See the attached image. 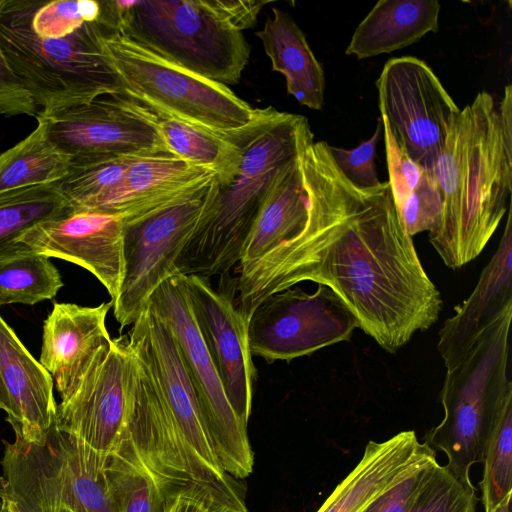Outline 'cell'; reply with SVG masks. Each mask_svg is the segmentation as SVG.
<instances>
[{
    "instance_id": "6da1fadb",
    "label": "cell",
    "mask_w": 512,
    "mask_h": 512,
    "mask_svg": "<svg viewBox=\"0 0 512 512\" xmlns=\"http://www.w3.org/2000/svg\"><path fill=\"white\" fill-rule=\"evenodd\" d=\"M307 220L293 237L239 269L237 307L250 319L268 296L303 281L328 286L358 328L388 353L435 324L441 294L425 272L388 182L359 188L340 172L329 144L299 129Z\"/></svg>"
},
{
    "instance_id": "7a4b0ae2",
    "label": "cell",
    "mask_w": 512,
    "mask_h": 512,
    "mask_svg": "<svg viewBox=\"0 0 512 512\" xmlns=\"http://www.w3.org/2000/svg\"><path fill=\"white\" fill-rule=\"evenodd\" d=\"M442 199L428 234L442 261L459 268L485 248L512 192V94L479 92L455 118L433 167Z\"/></svg>"
},
{
    "instance_id": "3957f363",
    "label": "cell",
    "mask_w": 512,
    "mask_h": 512,
    "mask_svg": "<svg viewBox=\"0 0 512 512\" xmlns=\"http://www.w3.org/2000/svg\"><path fill=\"white\" fill-rule=\"evenodd\" d=\"M304 116L267 107L240 142L237 173L211 185L202 214L176 262L180 275L209 279L239 264L244 244L280 171L298 156Z\"/></svg>"
},
{
    "instance_id": "277c9868",
    "label": "cell",
    "mask_w": 512,
    "mask_h": 512,
    "mask_svg": "<svg viewBox=\"0 0 512 512\" xmlns=\"http://www.w3.org/2000/svg\"><path fill=\"white\" fill-rule=\"evenodd\" d=\"M97 22L216 83L239 82L250 45L220 0L100 1Z\"/></svg>"
},
{
    "instance_id": "5b68a950",
    "label": "cell",
    "mask_w": 512,
    "mask_h": 512,
    "mask_svg": "<svg viewBox=\"0 0 512 512\" xmlns=\"http://www.w3.org/2000/svg\"><path fill=\"white\" fill-rule=\"evenodd\" d=\"M127 350V422L114 453L139 464L167 500L184 496L209 512H248L242 485L228 473L211 469L194 451L171 416L150 369L128 345Z\"/></svg>"
},
{
    "instance_id": "8992f818",
    "label": "cell",
    "mask_w": 512,
    "mask_h": 512,
    "mask_svg": "<svg viewBox=\"0 0 512 512\" xmlns=\"http://www.w3.org/2000/svg\"><path fill=\"white\" fill-rule=\"evenodd\" d=\"M39 1L5 0L0 17V45L5 58L34 100L49 115L84 105L106 94H123L106 60L97 22L85 23L59 39H43L32 30Z\"/></svg>"
},
{
    "instance_id": "52a82bcc",
    "label": "cell",
    "mask_w": 512,
    "mask_h": 512,
    "mask_svg": "<svg viewBox=\"0 0 512 512\" xmlns=\"http://www.w3.org/2000/svg\"><path fill=\"white\" fill-rule=\"evenodd\" d=\"M511 319L512 311L505 313L455 367L446 370L440 393L444 417L423 439L435 452L445 453V466L470 487L471 467L483 463L493 431L512 404L508 372Z\"/></svg>"
},
{
    "instance_id": "ba28073f",
    "label": "cell",
    "mask_w": 512,
    "mask_h": 512,
    "mask_svg": "<svg viewBox=\"0 0 512 512\" xmlns=\"http://www.w3.org/2000/svg\"><path fill=\"white\" fill-rule=\"evenodd\" d=\"M101 28L102 51L123 94L152 111L226 136L264 115L266 108H253L228 86L171 63L117 31Z\"/></svg>"
},
{
    "instance_id": "9c48e42d",
    "label": "cell",
    "mask_w": 512,
    "mask_h": 512,
    "mask_svg": "<svg viewBox=\"0 0 512 512\" xmlns=\"http://www.w3.org/2000/svg\"><path fill=\"white\" fill-rule=\"evenodd\" d=\"M2 492L20 512H116L108 458L54 426L43 443L3 440Z\"/></svg>"
},
{
    "instance_id": "30bf717a",
    "label": "cell",
    "mask_w": 512,
    "mask_h": 512,
    "mask_svg": "<svg viewBox=\"0 0 512 512\" xmlns=\"http://www.w3.org/2000/svg\"><path fill=\"white\" fill-rule=\"evenodd\" d=\"M170 329L195 389L217 459L237 480L253 471L247 425L233 410L194 318L183 275L164 281L147 305Z\"/></svg>"
},
{
    "instance_id": "8fae6325",
    "label": "cell",
    "mask_w": 512,
    "mask_h": 512,
    "mask_svg": "<svg viewBox=\"0 0 512 512\" xmlns=\"http://www.w3.org/2000/svg\"><path fill=\"white\" fill-rule=\"evenodd\" d=\"M376 86L380 118L407 155L432 172L460 109L433 70L416 57L388 60Z\"/></svg>"
},
{
    "instance_id": "7c38bea8",
    "label": "cell",
    "mask_w": 512,
    "mask_h": 512,
    "mask_svg": "<svg viewBox=\"0 0 512 512\" xmlns=\"http://www.w3.org/2000/svg\"><path fill=\"white\" fill-rule=\"evenodd\" d=\"M358 321L328 286L314 293L288 288L268 296L252 313L248 340L252 356L272 363L291 361L348 341Z\"/></svg>"
},
{
    "instance_id": "4fadbf2b",
    "label": "cell",
    "mask_w": 512,
    "mask_h": 512,
    "mask_svg": "<svg viewBox=\"0 0 512 512\" xmlns=\"http://www.w3.org/2000/svg\"><path fill=\"white\" fill-rule=\"evenodd\" d=\"M211 185L199 196L142 221L125 224L123 276L112 302L120 329L139 318L164 281L179 275L176 262L202 214Z\"/></svg>"
},
{
    "instance_id": "5bb4252c",
    "label": "cell",
    "mask_w": 512,
    "mask_h": 512,
    "mask_svg": "<svg viewBox=\"0 0 512 512\" xmlns=\"http://www.w3.org/2000/svg\"><path fill=\"white\" fill-rule=\"evenodd\" d=\"M37 116L44 119L49 139L72 159L171 154L154 112L125 94H106L84 105Z\"/></svg>"
},
{
    "instance_id": "9a60e30c",
    "label": "cell",
    "mask_w": 512,
    "mask_h": 512,
    "mask_svg": "<svg viewBox=\"0 0 512 512\" xmlns=\"http://www.w3.org/2000/svg\"><path fill=\"white\" fill-rule=\"evenodd\" d=\"M127 363L125 338L111 339L57 405L56 428L104 458L117 450L126 427Z\"/></svg>"
},
{
    "instance_id": "2e32d148",
    "label": "cell",
    "mask_w": 512,
    "mask_h": 512,
    "mask_svg": "<svg viewBox=\"0 0 512 512\" xmlns=\"http://www.w3.org/2000/svg\"><path fill=\"white\" fill-rule=\"evenodd\" d=\"M183 278L194 318L227 398L247 425L257 378L248 340L249 321L233 298L215 290L209 279L195 275Z\"/></svg>"
},
{
    "instance_id": "e0dca14e",
    "label": "cell",
    "mask_w": 512,
    "mask_h": 512,
    "mask_svg": "<svg viewBox=\"0 0 512 512\" xmlns=\"http://www.w3.org/2000/svg\"><path fill=\"white\" fill-rule=\"evenodd\" d=\"M123 220L96 211L68 210L36 223L17 240L30 251L77 264L108 291L111 302L123 276Z\"/></svg>"
},
{
    "instance_id": "ac0fdd59",
    "label": "cell",
    "mask_w": 512,
    "mask_h": 512,
    "mask_svg": "<svg viewBox=\"0 0 512 512\" xmlns=\"http://www.w3.org/2000/svg\"><path fill=\"white\" fill-rule=\"evenodd\" d=\"M125 340L150 369L171 416L194 451L211 469L226 473L215 454L195 389L170 329L147 306Z\"/></svg>"
},
{
    "instance_id": "d6986e66",
    "label": "cell",
    "mask_w": 512,
    "mask_h": 512,
    "mask_svg": "<svg viewBox=\"0 0 512 512\" xmlns=\"http://www.w3.org/2000/svg\"><path fill=\"white\" fill-rule=\"evenodd\" d=\"M215 179L213 172L172 154L141 157L88 211L116 215L132 224L199 196Z\"/></svg>"
},
{
    "instance_id": "ffe728a7",
    "label": "cell",
    "mask_w": 512,
    "mask_h": 512,
    "mask_svg": "<svg viewBox=\"0 0 512 512\" xmlns=\"http://www.w3.org/2000/svg\"><path fill=\"white\" fill-rule=\"evenodd\" d=\"M509 311H512L510 209L499 245L483 268L475 288L439 330L437 348L446 370L455 367L479 337Z\"/></svg>"
},
{
    "instance_id": "44dd1931",
    "label": "cell",
    "mask_w": 512,
    "mask_h": 512,
    "mask_svg": "<svg viewBox=\"0 0 512 512\" xmlns=\"http://www.w3.org/2000/svg\"><path fill=\"white\" fill-rule=\"evenodd\" d=\"M112 302L88 307L74 303H53L44 321L41 365L56 384L60 398H65L111 339L106 317Z\"/></svg>"
},
{
    "instance_id": "7402d4cb",
    "label": "cell",
    "mask_w": 512,
    "mask_h": 512,
    "mask_svg": "<svg viewBox=\"0 0 512 512\" xmlns=\"http://www.w3.org/2000/svg\"><path fill=\"white\" fill-rule=\"evenodd\" d=\"M0 367L6 420L14 434L43 443L56 424L54 381L0 315Z\"/></svg>"
},
{
    "instance_id": "603a6c76",
    "label": "cell",
    "mask_w": 512,
    "mask_h": 512,
    "mask_svg": "<svg viewBox=\"0 0 512 512\" xmlns=\"http://www.w3.org/2000/svg\"><path fill=\"white\" fill-rule=\"evenodd\" d=\"M436 455L415 431L382 442L369 441L355 468L335 487L317 512H361L419 462Z\"/></svg>"
},
{
    "instance_id": "cb8c5ba5",
    "label": "cell",
    "mask_w": 512,
    "mask_h": 512,
    "mask_svg": "<svg viewBox=\"0 0 512 512\" xmlns=\"http://www.w3.org/2000/svg\"><path fill=\"white\" fill-rule=\"evenodd\" d=\"M437 0H380L358 24L345 54L359 60L391 53L439 30Z\"/></svg>"
},
{
    "instance_id": "d4e9b609",
    "label": "cell",
    "mask_w": 512,
    "mask_h": 512,
    "mask_svg": "<svg viewBox=\"0 0 512 512\" xmlns=\"http://www.w3.org/2000/svg\"><path fill=\"white\" fill-rule=\"evenodd\" d=\"M256 36L262 41L272 70L285 77L287 93L301 105L321 110L324 104V71L290 14L272 8V15L267 17Z\"/></svg>"
},
{
    "instance_id": "484cf974",
    "label": "cell",
    "mask_w": 512,
    "mask_h": 512,
    "mask_svg": "<svg viewBox=\"0 0 512 512\" xmlns=\"http://www.w3.org/2000/svg\"><path fill=\"white\" fill-rule=\"evenodd\" d=\"M306 220L307 200L297 156L276 177L244 244L239 269L296 235Z\"/></svg>"
},
{
    "instance_id": "4316f807",
    "label": "cell",
    "mask_w": 512,
    "mask_h": 512,
    "mask_svg": "<svg viewBox=\"0 0 512 512\" xmlns=\"http://www.w3.org/2000/svg\"><path fill=\"white\" fill-rule=\"evenodd\" d=\"M153 112L160 134L171 154L213 172L219 186L232 180L241 162L240 142L252 124L234 135L226 136Z\"/></svg>"
},
{
    "instance_id": "83f0119b",
    "label": "cell",
    "mask_w": 512,
    "mask_h": 512,
    "mask_svg": "<svg viewBox=\"0 0 512 512\" xmlns=\"http://www.w3.org/2000/svg\"><path fill=\"white\" fill-rule=\"evenodd\" d=\"M36 119L27 137L0 154V192L57 183L69 172L72 156L49 139L44 119Z\"/></svg>"
},
{
    "instance_id": "f1b7e54d",
    "label": "cell",
    "mask_w": 512,
    "mask_h": 512,
    "mask_svg": "<svg viewBox=\"0 0 512 512\" xmlns=\"http://www.w3.org/2000/svg\"><path fill=\"white\" fill-rule=\"evenodd\" d=\"M70 209L59 182L0 192V260L29 252L18 238L36 223Z\"/></svg>"
},
{
    "instance_id": "f546056e",
    "label": "cell",
    "mask_w": 512,
    "mask_h": 512,
    "mask_svg": "<svg viewBox=\"0 0 512 512\" xmlns=\"http://www.w3.org/2000/svg\"><path fill=\"white\" fill-rule=\"evenodd\" d=\"M63 285L46 255L29 251L0 260V306L34 305L54 298Z\"/></svg>"
},
{
    "instance_id": "4dcf8cb0",
    "label": "cell",
    "mask_w": 512,
    "mask_h": 512,
    "mask_svg": "<svg viewBox=\"0 0 512 512\" xmlns=\"http://www.w3.org/2000/svg\"><path fill=\"white\" fill-rule=\"evenodd\" d=\"M138 158L141 157L103 155L72 159L68 174L59 182L60 191L72 210L88 211Z\"/></svg>"
},
{
    "instance_id": "1f68e13d",
    "label": "cell",
    "mask_w": 512,
    "mask_h": 512,
    "mask_svg": "<svg viewBox=\"0 0 512 512\" xmlns=\"http://www.w3.org/2000/svg\"><path fill=\"white\" fill-rule=\"evenodd\" d=\"M105 473L116 512H165L168 500L135 461L113 453Z\"/></svg>"
},
{
    "instance_id": "d6a6232c",
    "label": "cell",
    "mask_w": 512,
    "mask_h": 512,
    "mask_svg": "<svg viewBox=\"0 0 512 512\" xmlns=\"http://www.w3.org/2000/svg\"><path fill=\"white\" fill-rule=\"evenodd\" d=\"M480 483L485 512L512 493V404L508 405L489 440Z\"/></svg>"
},
{
    "instance_id": "836d02e7",
    "label": "cell",
    "mask_w": 512,
    "mask_h": 512,
    "mask_svg": "<svg viewBox=\"0 0 512 512\" xmlns=\"http://www.w3.org/2000/svg\"><path fill=\"white\" fill-rule=\"evenodd\" d=\"M478 501L474 486L435 460L425 470L410 512H475Z\"/></svg>"
},
{
    "instance_id": "e575fe53",
    "label": "cell",
    "mask_w": 512,
    "mask_h": 512,
    "mask_svg": "<svg viewBox=\"0 0 512 512\" xmlns=\"http://www.w3.org/2000/svg\"><path fill=\"white\" fill-rule=\"evenodd\" d=\"M100 1L55 0L38 2L31 19L33 32L43 39L66 37L85 23L96 22Z\"/></svg>"
},
{
    "instance_id": "d590c367",
    "label": "cell",
    "mask_w": 512,
    "mask_h": 512,
    "mask_svg": "<svg viewBox=\"0 0 512 512\" xmlns=\"http://www.w3.org/2000/svg\"><path fill=\"white\" fill-rule=\"evenodd\" d=\"M442 199L433 171H424L419 183L398 209L408 234L412 237L430 232L438 223Z\"/></svg>"
},
{
    "instance_id": "8d00e7d4",
    "label": "cell",
    "mask_w": 512,
    "mask_h": 512,
    "mask_svg": "<svg viewBox=\"0 0 512 512\" xmlns=\"http://www.w3.org/2000/svg\"><path fill=\"white\" fill-rule=\"evenodd\" d=\"M382 130L379 118L371 138L356 148L348 150L329 145L331 157L340 172L359 188H372L381 183L376 171L375 155Z\"/></svg>"
},
{
    "instance_id": "74e56055",
    "label": "cell",
    "mask_w": 512,
    "mask_h": 512,
    "mask_svg": "<svg viewBox=\"0 0 512 512\" xmlns=\"http://www.w3.org/2000/svg\"><path fill=\"white\" fill-rule=\"evenodd\" d=\"M384 133L386 157L391 194L398 209L419 183L423 170L397 143L388 125L381 119Z\"/></svg>"
},
{
    "instance_id": "f35d334b",
    "label": "cell",
    "mask_w": 512,
    "mask_h": 512,
    "mask_svg": "<svg viewBox=\"0 0 512 512\" xmlns=\"http://www.w3.org/2000/svg\"><path fill=\"white\" fill-rule=\"evenodd\" d=\"M431 456L415 465L398 482L380 493L361 512H410Z\"/></svg>"
},
{
    "instance_id": "ab89813d",
    "label": "cell",
    "mask_w": 512,
    "mask_h": 512,
    "mask_svg": "<svg viewBox=\"0 0 512 512\" xmlns=\"http://www.w3.org/2000/svg\"><path fill=\"white\" fill-rule=\"evenodd\" d=\"M5 0H0V17ZM39 109L11 70L0 45V115L37 117Z\"/></svg>"
},
{
    "instance_id": "60d3db41",
    "label": "cell",
    "mask_w": 512,
    "mask_h": 512,
    "mask_svg": "<svg viewBox=\"0 0 512 512\" xmlns=\"http://www.w3.org/2000/svg\"><path fill=\"white\" fill-rule=\"evenodd\" d=\"M165 512H209L198 501L184 496H176L167 501Z\"/></svg>"
},
{
    "instance_id": "b9f144b4",
    "label": "cell",
    "mask_w": 512,
    "mask_h": 512,
    "mask_svg": "<svg viewBox=\"0 0 512 512\" xmlns=\"http://www.w3.org/2000/svg\"><path fill=\"white\" fill-rule=\"evenodd\" d=\"M0 512H20L16 505L0 491Z\"/></svg>"
},
{
    "instance_id": "7bdbcfd3",
    "label": "cell",
    "mask_w": 512,
    "mask_h": 512,
    "mask_svg": "<svg viewBox=\"0 0 512 512\" xmlns=\"http://www.w3.org/2000/svg\"><path fill=\"white\" fill-rule=\"evenodd\" d=\"M511 494L508 495L499 505L493 508L490 512H510Z\"/></svg>"
},
{
    "instance_id": "ee69618b",
    "label": "cell",
    "mask_w": 512,
    "mask_h": 512,
    "mask_svg": "<svg viewBox=\"0 0 512 512\" xmlns=\"http://www.w3.org/2000/svg\"><path fill=\"white\" fill-rule=\"evenodd\" d=\"M5 403H6V400H5V388H4V383H3L2 373H1V367H0V410L4 411Z\"/></svg>"
},
{
    "instance_id": "f6af8a7d",
    "label": "cell",
    "mask_w": 512,
    "mask_h": 512,
    "mask_svg": "<svg viewBox=\"0 0 512 512\" xmlns=\"http://www.w3.org/2000/svg\"><path fill=\"white\" fill-rule=\"evenodd\" d=\"M5 480L4 477L0 475V491L4 488Z\"/></svg>"
}]
</instances>
